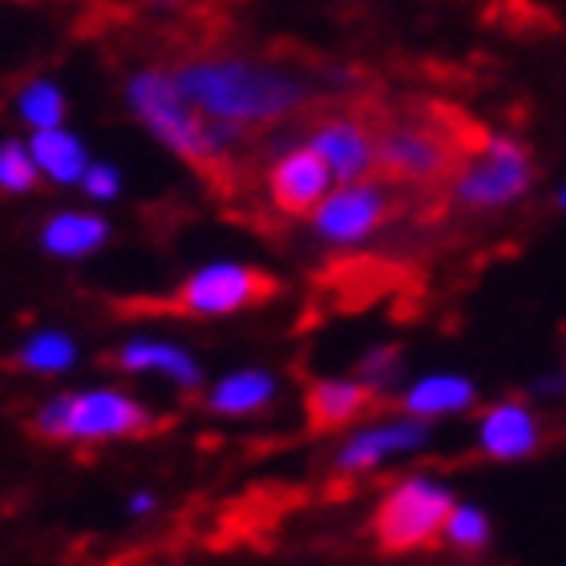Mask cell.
Wrapping results in <instances>:
<instances>
[{
	"instance_id": "cell-16",
	"label": "cell",
	"mask_w": 566,
	"mask_h": 566,
	"mask_svg": "<svg viewBox=\"0 0 566 566\" xmlns=\"http://www.w3.org/2000/svg\"><path fill=\"white\" fill-rule=\"evenodd\" d=\"M106 231L109 227L94 214H57L45 227V248L57 251V255H90L94 248L106 243Z\"/></svg>"
},
{
	"instance_id": "cell-8",
	"label": "cell",
	"mask_w": 566,
	"mask_h": 566,
	"mask_svg": "<svg viewBox=\"0 0 566 566\" xmlns=\"http://www.w3.org/2000/svg\"><path fill=\"white\" fill-rule=\"evenodd\" d=\"M401 214V187H392L385 178H360V182H340L336 195H324L312 223L324 239L353 243V239L373 235L377 227L392 223Z\"/></svg>"
},
{
	"instance_id": "cell-12",
	"label": "cell",
	"mask_w": 566,
	"mask_h": 566,
	"mask_svg": "<svg viewBox=\"0 0 566 566\" xmlns=\"http://www.w3.org/2000/svg\"><path fill=\"white\" fill-rule=\"evenodd\" d=\"M424 437H429V417H417V421H405V424H385V429H360V433L340 449L336 470L340 473L368 470V465H377V461L385 458V453H392V449L421 446Z\"/></svg>"
},
{
	"instance_id": "cell-13",
	"label": "cell",
	"mask_w": 566,
	"mask_h": 566,
	"mask_svg": "<svg viewBox=\"0 0 566 566\" xmlns=\"http://www.w3.org/2000/svg\"><path fill=\"white\" fill-rule=\"evenodd\" d=\"M538 449V421L522 405H497L482 421V453L497 461L526 458Z\"/></svg>"
},
{
	"instance_id": "cell-6",
	"label": "cell",
	"mask_w": 566,
	"mask_h": 566,
	"mask_svg": "<svg viewBox=\"0 0 566 566\" xmlns=\"http://www.w3.org/2000/svg\"><path fill=\"white\" fill-rule=\"evenodd\" d=\"M453 510V497L433 482L397 485L373 514V534L385 555H413V551H437L446 538V522Z\"/></svg>"
},
{
	"instance_id": "cell-2",
	"label": "cell",
	"mask_w": 566,
	"mask_h": 566,
	"mask_svg": "<svg viewBox=\"0 0 566 566\" xmlns=\"http://www.w3.org/2000/svg\"><path fill=\"white\" fill-rule=\"evenodd\" d=\"M170 77L207 118L239 134H260L304 106V90L287 73L243 57H190Z\"/></svg>"
},
{
	"instance_id": "cell-9",
	"label": "cell",
	"mask_w": 566,
	"mask_h": 566,
	"mask_svg": "<svg viewBox=\"0 0 566 566\" xmlns=\"http://www.w3.org/2000/svg\"><path fill=\"white\" fill-rule=\"evenodd\" d=\"M307 146L324 154L332 178L340 182L377 178V106H348L340 114H324L307 134Z\"/></svg>"
},
{
	"instance_id": "cell-4",
	"label": "cell",
	"mask_w": 566,
	"mask_h": 566,
	"mask_svg": "<svg viewBox=\"0 0 566 566\" xmlns=\"http://www.w3.org/2000/svg\"><path fill=\"white\" fill-rule=\"evenodd\" d=\"M280 295V280L260 268H207L190 275L175 295L166 300H146V304H126L130 316H231L243 307H260Z\"/></svg>"
},
{
	"instance_id": "cell-21",
	"label": "cell",
	"mask_w": 566,
	"mask_h": 566,
	"mask_svg": "<svg viewBox=\"0 0 566 566\" xmlns=\"http://www.w3.org/2000/svg\"><path fill=\"white\" fill-rule=\"evenodd\" d=\"M33 187H36L33 154H24V146H17V142H4V146H0V190L24 195V190H33Z\"/></svg>"
},
{
	"instance_id": "cell-23",
	"label": "cell",
	"mask_w": 566,
	"mask_h": 566,
	"mask_svg": "<svg viewBox=\"0 0 566 566\" xmlns=\"http://www.w3.org/2000/svg\"><path fill=\"white\" fill-rule=\"evenodd\" d=\"M85 190H90L94 199H109V195L118 190V175H114L109 166H97V170H90V175H85Z\"/></svg>"
},
{
	"instance_id": "cell-18",
	"label": "cell",
	"mask_w": 566,
	"mask_h": 566,
	"mask_svg": "<svg viewBox=\"0 0 566 566\" xmlns=\"http://www.w3.org/2000/svg\"><path fill=\"white\" fill-rule=\"evenodd\" d=\"M109 360L118 368H158V373L178 377L182 385H195V380H199L195 360H190L187 353H178V348H166V344H126V348L114 353Z\"/></svg>"
},
{
	"instance_id": "cell-17",
	"label": "cell",
	"mask_w": 566,
	"mask_h": 566,
	"mask_svg": "<svg viewBox=\"0 0 566 566\" xmlns=\"http://www.w3.org/2000/svg\"><path fill=\"white\" fill-rule=\"evenodd\" d=\"M473 401V385L461 377H429L421 380L409 397H405V409L413 417H441L453 413V409H465Z\"/></svg>"
},
{
	"instance_id": "cell-5",
	"label": "cell",
	"mask_w": 566,
	"mask_h": 566,
	"mask_svg": "<svg viewBox=\"0 0 566 566\" xmlns=\"http://www.w3.org/2000/svg\"><path fill=\"white\" fill-rule=\"evenodd\" d=\"M154 429H158L154 413L109 389L73 392L33 417V433L45 441H109V437H146Z\"/></svg>"
},
{
	"instance_id": "cell-3",
	"label": "cell",
	"mask_w": 566,
	"mask_h": 566,
	"mask_svg": "<svg viewBox=\"0 0 566 566\" xmlns=\"http://www.w3.org/2000/svg\"><path fill=\"white\" fill-rule=\"evenodd\" d=\"M130 102H134V109H138V118L146 122L170 150L182 154L199 175L211 178L214 187L231 190L235 163H231V154H227V142L243 138V134L223 126V122L211 126V118L178 90L175 77L166 70L138 73L130 82Z\"/></svg>"
},
{
	"instance_id": "cell-19",
	"label": "cell",
	"mask_w": 566,
	"mask_h": 566,
	"mask_svg": "<svg viewBox=\"0 0 566 566\" xmlns=\"http://www.w3.org/2000/svg\"><path fill=\"white\" fill-rule=\"evenodd\" d=\"M17 365L33 368V373H61V368L73 365V344L65 336H57V332H45V336L29 340L17 353Z\"/></svg>"
},
{
	"instance_id": "cell-7",
	"label": "cell",
	"mask_w": 566,
	"mask_h": 566,
	"mask_svg": "<svg viewBox=\"0 0 566 566\" xmlns=\"http://www.w3.org/2000/svg\"><path fill=\"white\" fill-rule=\"evenodd\" d=\"M534 182V158L531 150L514 138H485L482 150L465 158L458 175H453V199L485 211V207H506L522 199Z\"/></svg>"
},
{
	"instance_id": "cell-22",
	"label": "cell",
	"mask_w": 566,
	"mask_h": 566,
	"mask_svg": "<svg viewBox=\"0 0 566 566\" xmlns=\"http://www.w3.org/2000/svg\"><path fill=\"white\" fill-rule=\"evenodd\" d=\"M21 114L29 122H33L36 130H49V126H57L61 114H65V106H61V94L53 90V85H33L29 94L21 97Z\"/></svg>"
},
{
	"instance_id": "cell-1",
	"label": "cell",
	"mask_w": 566,
	"mask_h": 566,
	"mask_svg": "<svg viewBox=\"0 0 566 566\" xmlns=\"http://www.w3.org/2000/svg\"><path fill=\"white\" fill-rule=\"evenodd\" d=\"M485 146V130L441 102L377 106V178L401 190L453 182L465 158Z\"/></svg>"
},
{
	"instance_id": "cell-10",
	"label": "cell",
	"mask_w": 566,
	"mask_h": 566,
	"mask_svg": "<svg viewBox=\"0 0 566 566\" xmlns=\"http://www.w3.org/2000/svg\"><path fill=\"white\" fill-rule=\"evenodd\" d=\"M332 187V170L324 163V154L316 146H295L272 166L268 175V190H272L275 211H283L287 219H312L324 195Z\"/></svg>"
},
{
	"instance_id": "cell-20",
	"label": "cell",
	"mask_w": 566,
	"mask_h": 566,
	"mask_svg": "<svg viewBox=\"0 0 566 566\" xmlns=\"http://www.w3.org/2000/svg\"><path fill=\"white\" fill-rule=\"evenodd\" d=\"M446 543L458 551V555H478L485 543H490V526L478 510L470 506H453L446 522Z\"/></svg>"
},
{
	"instance_id": "cell-15",
	"label": "cell",
	"mask_w": 566,
	"mask_h": 566,
	"mask_svg": "<svg viewBox=\"0 0 566 566\" xmlns=\"http://www.w3.org/2000/svg\"><path fill=\"white\" fill-rule=\"evenodd\" d=\"M272 392H275V385L268 373H239V377H227L223 385L211 392V409L227 417H248L272 401Z\"/></svg>"
},
{
	"instance_id": "cell-24",
	"label": "cell",
	"mask_w": 566,
	"mask_h": 566,
	"mask_svg": "<svg viewBox=\"0 0 566 566\" xmlns=\"http://www.w3.org/2000/svg\"><path fill=\"white\" fill-rule=\"evenodd\" d=\"M563 202H566V195H563Z\"/></svg>"
},
{
	"instance_id": "cell-11",
	"label": "cell",
	"mask_w": 566,
	"mask_h": 566,
	"mask_svg": "<svg viewBox=\"0 0 566 566\" xmlns=\"http://www.w3.org/2000/svg\"><path fill=\"white\" fill-rule=\"evenodd\" d=\"M380 405L373 385L360 380H312L304 392V413L312 433H336L348 429L360 417H368Z\"/></svg>"
},
{
	"instance_id": "cell-14",
	"label": "cell",
	"mask_w": 566,
	"mask_h": 566,
	"mask_svg": "<svg viewBox=\"0 0 566 566\" xmlns=\"http://www.w3.org/2000/svg\"><path fill=\"white\" fill-rule=\"evenodd\" d=\"M33 163L41 166L45 175L57 178V182H73V178H82V170H85V150L73 134L49 126V130H36V138H33Z\"/></svg>"
}]
</instances>
